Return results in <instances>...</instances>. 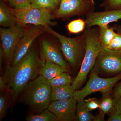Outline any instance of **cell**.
I'll list each match as a JSON object with an SVG mask.
<instances>
[{
  "label": "cell",
  "mask_w": 121,
  "mask_h": 121,
  "mask_svg": "<svg viewBox=\"0 0 121 121\" xmlns=\"http://www.w3.org/2000/svg\"><path fill=\"white\" fill-rule=\"evenodd\" d=\"M45 62L35 51L30 50L16 65L6 64L3 77L13 100L39 74Z\"/></svg>",
  "instance_id": "6da1fadb"
},
{
  "label": "cell",
  "mask_w": 121,
  "mask_h": 121,
  "mask_svg": "<svg viewBox=\"0 0 121 121\" xmlns=\"http://www.w3.org/2000/svg\"><path fill=\"white\" fill-rule=\"evenodd\" d=\"M83 32L86 39V48L79 71L71 84L75 91L78 90L86 82L88 74L94 66L102 47L98 26L86 28Z\"/></svg>",
  "instance_id": "7a4b0ae2"
},
{
  "label": "cell",
  "mask_w": 121,
  "mask_h": 121,
  "mask_svg": "<svg viewBox=\"0 0 121 121\" xmlns=\"http://www.w3.org/2000/svg\"><path fill=\"white\" fill-rule=\"evenodd\" d=\"M45 31L58 39L63 54L72 67L76 68L80 66L86 48L84 32L76 37L70 38L60 35L49 26L45 27Z\"/></svg>",
  "instance_id": "3957f363"
},
{
  "label": "cell",
  "mask_w": 121,
  "mask_h": 121,
  "mask_svg": "<svg viewBox=\"0 0 121 121\" xmlns=\"http://www.w3.org/2000/svg\"><path fill=\"white\" fill-rule=\"evenodd\" d=\"M26 87L25 99L31 109L39 112L48 109L51 102L52 88L48 80L40 75Z\"/></svg>",
  "instance_id": "277c9868"
},
{
  "label": "cell",
  "mask_w": 121,
  "mask_h": 121,
  "mask_svg": "<svg viewBox=\"0 0 121 121\" xmlns=\"http://www.w3.org/2000/svg\"><path fill=\"white\" fill-rule=\"evenodd\" d=\"M121 79V74L111 78H101L93 68L90 72L88 82L82 89L75 91L74 98L78 101L95 92L102 94L111 93L113 87Z\"/></svg>",
  "instance_id": "5b68a950"
},
{
  "label": "cell",
  "mask_w": 121,
  "mask_h": 121,
  "mask_svg": "<svg viewBox=\"0 0 121 121\" xmlns=\"http://www.w3.org/2000/svg\"><path fill=\"white\" fill-rule=\"evenodd\" d=\"M9 9L16 18L17 23L23 26L31 24L46 27L56 25V23L52 21L55 17L50 11L36 8L31 5L20 9L11 7Z\"/></svg>",
  "instance_id": "8992f818"
},
{
  "label": "cell",
  "mask_w": 121,
  "mask_h": 121,
  "mask_svg": "<svg viewBox=\"0 0 121 121\" xmlns=\"http://www.w3.org/2000/svg\"><path fill=\"white\" fill-rule=\"evenodd\" d=\"M93 68L99 75L113 77L121 74V50L102 46Z\"/></svg>",
  "instance_id": "52a82bcc"
},
{
  "label": "cell",
  "mask_w": 121,
  "mask_h": 121,
  "mask_svg": "<svg viewBox=\"0 0 121 121\" xmlns=\"http://www.w3.org/2000/svg\"><path fill=\"white\" fill-rule=\"evenodd\" d=\"M95 8L93 0H61L54 17L66 19L75 16H86Z\"/></svg>",
  "instance_id": "ba28073f"
},
{
  "label": "cell",
  "mask_w": 121,
  "mask_h": 121,
  "mask_svg": "<svg viewBox=\"0 0 121 121\" xmlns=\"http://www.w3.org/2000/svg\"><path fill=\"white\" fill-rule=\"evenodd\" d=\"M27 29L18 23L10 27L0 28L1 47L6 64H11L16 47Z\"/></svg>",
  "instance_id": "9c48e42d"
},
{
  "label": "cell",
  "mask_w": 121,
  "mask_h": 121,
  "mask_svg": "<svg viewBox=\"0 0 121 121\" xmlns=\"http://www.w3.org/2000/svg\"><path fill=\"white\" fill-rule=\"evenodd\" d=\"M45 31V27L42 26H35L27 28L16 47L10 64L11 66L16 65L22 60L29 51L35 39Z\"/></svg>",
  "instance_id": "30bf717a"
},
{
  "label": "cell",
  "mask_w": 121,
  "mask_h": 121,
  "mask_svg": "<svg viewBox=\"0 0 121 121\" xmlns=\"http://www.w3.org/2000/svg\"><path fill=\"white\" fill-rule=\"evenodd\" d=\"M77 100L74 98L52 102L48 109L56 116L58 121L76 120Z\"/></svg>",
  "instance_id": "8fae6325"
},
{
  "label": "cell",
  "mask_w": 121,
  "mask_h": 121,
  "mask_svg": "<svg viewBox=\"0 0 121 121\" xmlns=\"http://www.w3.org/2000/svg\"><path fill=\"white\" fill-rule=\"evenodd\" d=\"M121 19V9L105 10L102 12H92L86 16V28L93 26L108 25Z\"/></svg>",
  "instance_id": "7c38bea8"
},
{
  "label": "cell",
  "mask_w": 121,
  "mask_h": 121,
  "mask_svg": "<svg viewBox=\"0 0 121 121\" xmlns=\"http://www.w3.org/2000/svg\"><path fill=\"white\" fill-rule=\"evenodd\" d=\"M40 58L44 60H50L69 71V68L63 58L60 50L48 40L41 41Z\"/></svg>",
  "instance_id": "4fadbf2b"
},
{
  "label": "cell",
  "mask_w": 121,
  "mask_h": 121,
  "mask_svg": "<svg viewBox=\"0 0 121 121\" xmlns=\"http://www.w3.org/2000/svg\"><path fill=\"white\" fill-rule=\"evenodd\" d=\"M110 93L102 94L99 109V113L95 117V121H102L104 120L106 114H110L114 109V102L113 99L110 95Z\"/></svg>",
  "instance_id": "5bb4252c"
},
{
  "label": "cell",
  "mask_w": 121,
  "mask_h": 121,
  "mask_svg": "<svg viewBox=\"0 0 121 121\" xmlns=\"http://www.w3.org/2000/svg\"><path fill=\"white\" fill-rule=\"evenodd\" d=\"M64 72H68L64 68L50 60H46L39 74L49 81Z\"/></svg>",
  "instance_id": "9a60e30c"
},
{
  "label": "cell",
  "mask_w": 121,
  "mask_h": 121,
  "mask_svg": "<svg viewBox=\"0 0 121 121\" xmlns=\"http://www.w3.org/2000/svg\"><path fill=\"white\" fill-rule=\"evenodd\" d=\"M75 91L71 84L52 87L51 96V102L74 98Z\"/></svg>",
  "instance_id": "2e32d148"
},
{
  "label": "cell",
  "mask_w": 121,
  "mask_h": 121,
  "mask_svg": "<svg viewBox=\"0 0 121 121\" xmlns=\"http://www.w3.org/2000/svg\"><path fill=\"white\" fill-rule=\"evenodd\" d=\"M17 23L16 18L10 11L9 7L1 2L0 4V25L4 28H9Z\"/></svg>",
  "instance_id": "e0dca14e"
},
{
  "label": "cell",
  "mask_w": 121,
  "mask_h": 121,
  "mask_svg": "<svg viewBox=\"0 0 121 121\" xmlns=\"http://www.w3.org/2000/svg\"><path fill=\"white\" fill-rule=\"evenodd\" d=\"M99 38L102 46L107 48L110 44L116 33L113 27L109 25L99 26Z\"/></svg>",
  "instance_id": "ac0fdd59"
},
{
  "label": "cell",
  "mask_w": 121,
  "mask_h": 121,
  "mask_svg": "<svg viewBox=\"0 0 121 121\" xmlns=\"http://www.w3.org/2000/svg\"><path fill=\"white\" fill-rule=\"evenodd\" d=\"M95 117L86 108L84 99L79 100L77 102L76 110V120L79 121H95Z\"/></svg>",
  "instance_id": "d6986e66"
},
{
  "label": "cell",
  "mask_w": 121,
  "mask_h": 121,
  "mask_svg": "<svg viewBox=\"0 0 121 121\" xmlns=\"http://www.w3.org/2000/svg\"><path fill=\"white\" fill-rule=\"evenodd\" d=\"M28 121H58L56 116L48 109L37 114L29 115L26 118Z\"/></svg>",
  "instance_id": "ffe728a7"
},
{
  "label": "cell",
  "mask_w": 121,
  "mask_h": 121,
  "mask_svg": "<svg viewBox=\"0 0 121 121\" xmlns=\"http://www.w3.org/2000/svg\"><path fill=\"white\" fill-rule=\"evenodd\" d=\"M86 21L81 18L72 21L67 25L68 31L71 34H78L84 32L86 28Z\"/></svg>",
  "instance_id": "44dd1931"
},
{
  "label": "cell",
  "mask_w": 121,
  "mask_h": 121,
  "mask_svg": "<svg viewBox=\"0 0 121 121\" xmlns=\"http://www.w3.org/2000/svg\"><path fill=\"white\" fill-rule=\"evenodd\" d=\"M73 80L67 72H64L48 82L52 87L70 85Z\"/></svg>",
  "instance_id": "7402d4cb"
},
{
  "label": "cell",
  "mask_w": 121,
  "mask_h": 121,
  "mask_svg": "<svg viewBox=\"0 0 121 121\" xmlns=\"http://www.w3.org/2000/svg\"><path fill=\"white\" fill-rule=\"evenodd\" d=\"M30 2L34 8L50 11L58 7L53 0H30Z\"/></svg>",
  "instance_id": "603a6c76"
},
{
  "label": "cell",
  "mask_w": 121,
  "mask_h": 121,
  "mask_svg": "<svg viewBox=\"0 0 121 121\" xmlns=\"http://www.w3.org/2000/svg\"><path fill=\"white\" fill-rule=\"evenodd\" d=\"M11 93L9 91H1L0 95V120L4 117L9 107Z\"/></svg>",
  "instance_id": "cb8c5ba5"
},
{
  "label": "cell",
  "mask_w": 121,
  "mask_h": 121,
  "mask_svg": "<svg viewBox=\"0 0 121 121\" xmlns=\"http://www.w3.org/2000/svg\"><path fill=\"white\" fill-rule=\"evenodd\" d=\"M12 8L20 9L31 6L30 0H7Z\"/></svg>",
  "instance_id": "d4e9b609"
},
{
  "label": "cell",
  "mask_w": 121,
  "mask_h": 121,
  "mask_svg": "<svg viewBox=\"0 0 121 121\" xmlns=\"http://www.w3.org/2000/svg\"><path fill=\"white\" fill-rule=\"evenodd\" d=\"M100 6L105 10L121 9V0H105Z\"/></svg>",
  "instance_id": "484cf974"
},
{
  "label": "cell",
  "mask_w": 121,
  "mask_h": 121,
  "mask_svg": "<svg viewBox=\"0 0 121 121\" xmlns=\"http://www.w3.org/2000/svg\"><path fill=\"white\" fill-rule=\"evenodd\" d=\"M84 102L86 108L90 112L99 108L100 100H98L96 98H89L84 99Z\"/></svg>",
  "instance_id": "4316f807"
},
{
  "label": "cell",
  "mask_w": 121,
  "mask_h": 121,
  "mask_svg": "<svg viewBox=\"0 0 121 121\" xmlns=\"http://www.w3.org/2000/svg\"><path fill=\"white\" fill-rule=\"evenodd\" d=\"M106 48L111 50H121V35L117 33H116L110 44Z\"/></svg>",
  "instance_id": "83f0119b"
},
{
  "label": "cell",
  "mask_w": 121,
  "mask_h": 121,
  "mask_svg": "<svg viewBox=\"0 0 121 121\" xmlns=\"http://www.w3.org/2000/svg\"><path fill=\"white\" fill-rule=\"evenodd\" d=\"M114 107L112 112L121 114V96L117 99L114 100Z\"/></svg>",
  "instance_id": "f1b7e54d"
},
{
  "label": "cell",
  "mask_w": 121,
  "mask_h": 121,
  "mask_svg": "<svg viewBox=\"0 0 121 121\" xmlns=\"http://www.w3.org/2000/svg\"><path fill=\"white\" fill-rule=\"evenodd\" d=\"M113 95L114 100L117 99L121 96V81L115 88Z\"/></svg>",
  "instance_id": "f546056e"
},
{
  "label": "cell",
  "mask_w": 121,
  "mask_h": 121,
  "mask_svg": "<svg viewBox=\"0 0 121 121\" xmlns=\"http://www.w3.org/2000/svg\"><path fill=\"white\" fill-rule=\"evenodd\" d=\"M107 121H121V114L112 112L111 113L110 116Z\"/></svg>",
  "instance_id": "4dcf8cb0"
},
{
  "label": "cell",
  "mask_w": 121,
  "mask_h": 121,
  "mask_svg": "<svg viewBox=\"0 0 121 121\" xmlns=\"http://www.w3.org/2000/svg\"><path fill=\"white\" fill-rule=\"evenodd\" d=\"M0 90L1 91H9L10 92L9 89L3 76L0 77Z\"/></svg>",
  "instance_id": "1f68e13d"
},
{
  "label": "cell",
  "mask_w": 121,
  "mask_h": 121,
  "mask_svg": "<svg viewBox=\"0 0 121 121\" xmlns=\"http://www.w3.org/2000/svg\"><path fill=\"white\" fill-rule=\"evenodd\" d=\"M4 58V51H3L2 47L0 46V71H1V69L2 68V62H3V59Z\"/></svg>",
  "instance_id": "d6a6232c"
},
{
  "label": "cell",
  "mask_w": 121,
  "mask_h": 121,
  "mask_svg": "<svg viewBox=\"0 0 121 121\" xmlns=\"http://www.w3.org/2000/svg\"><path fill=\"white\" fill-rule=\"evenodd\" d=\"M113 27L115 30H116L117 33L121 35V25H120L115 24L113 26Z\"/></svg>",
  "instance_id": "836d02e7"
},
{
  "label": "cell",
  "mask_w": 121,
  "mask_h": 121,
  "mask_svg": "<svg viewBox=\"0 0 121 121\" xmlns=\"http://www.w3.org/2000/svg\"><path fill=\"white\" fill-rule=\"evenodd\" d=\"M53 1L57 6H59L61 0H53Z\"/></svg>",
  "instance_id": "e575fe53"
},
{
  "label": "cell",
  "mask_w": 121,
  "mask_h": 121,
  "mask_svg": "<svg viewBox=\"0 0 121 121\" xmlns=\"http://www.w3.org/2000/svg\"></svg>",
  "instance_id": "d590c367"
}]
</instances>
